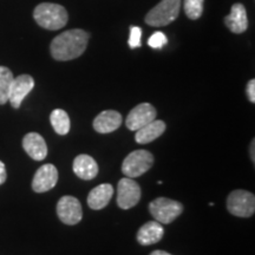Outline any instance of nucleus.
<instances>
[{"mask_svg": "<svg viewBox=\"0 0 255 255\" xmlns=\"http://www.w3.org/2000/svg\"><path fill=\"white\" fill-rule=\"evenodd\" d=\"M114 195V188L109 183H103L94 188L88 195V205L91 209L100 210L109 205Z\"/></svg>", "mask_w": 255, "mask_h": 255, "instance_id": "nucleus-16", "label": "nucleus"}, {"mask_svg": "<svg viewBox=\"0 0 255 255\" xmlns=\"http://www.w3.org/2000/svg\"><path fill=\"white\" fill-rule=\"evenodd\" d=\"M141 200V187L130 177H124L117 187V205L122 209L135 207Z\"/></svg>", "mask_w": 255, "mask_h": 255, "instance_id": "nucleus-7", "label": "nucleus"}, {"mask_svg": "<svg viewBox=\"0 0 255 255\" xmlns=\"http://www.w3.org/2000/svg\"><path fill=\"white\" fill-rule=\"evenodd\" d=\"M165 128H167V126H165L163 121L154 120L152 122L142 127L141 129L136 130L135 141L138 143V144H148V143L158 138L161 135H163V132L165 131Z\"/></svg>", "mask_w": 255, "mask_h": 255, "instance_id": "nucleus-18", "label": "nucleus"}, {"mask_svg": "<svg viewBox=\"0 0 255 255\" xmlns=\"http://www.w3.org/2000/svg\"><path fill=\"white\" fill-rule=\"evenodd\" d=\"M58 182V170L53 164H44L38 169L32 180V189L36 193H45Z\"/></svg>", "mask_w": 255, "mask_h": 255, "instance_id": "nucleus-11", "label": "nucleus"}, {"mask_svg": "<svg viewBox=\"0 0 255 255\" xmlns=\"http://www.w3.org/2000/svg\"><path fill=\"white\" fill-rule=\"evenodd\" d=\"M33 18L40 27L57 31L68 24L69 15L65 7L53 2H41L34 8Z\"/></svg>", "mask_w": 255, "mask_h": 255, "instance_id": "nucleus-2", "label": "nucleus"}, {"mask_svg": "<svg viewBox=\"0 0 255 255\" xmlns=\"http://www.w3.org/2000/svg\"><path fill=\"white\" fill-rule=\"evenodd\" d=\"M164 235V229L162 223L157 221H150L143 225L139 231L137 232V241L142 246H150V245L157 244Z\"/></svg>", "mask_w": 255, "mask_h": 255, "instance_id": "nucleus-15", "label": "nucleus"}, {"mask_svg": "<svg viewBox=\"0 0 255 255\" xmlns=\"http://www.w3.org/2000/svg\"><path fill=\"white\" fill-rule=\"evenodd\" d=\"M254 139H253V141H252V144H251V151H252V154H251V157H252V161H253L254 162Z\"/></svg>", "mask_w": 255, "mask_h": 255, "instance_id": "nucleus-27", "label": "nucleus"}, {"mask_svg": "<svg viewBox=\"0 0 255 255\" xmlns=\"http://www.w3.org/2000/svg\"><path fill=\"white\" fill-rule=\"evenodd\" d=\"M168 43V39L167 37H165V34L163 32H155L152 36L149 38L148 40V45L152 47V49H162L165 44Z\"/></svg>", "mask_w": 255, "mask_h": 255, "instance_id": "nucleus-22", "label": "nucleus"}, {"mask_svg": "<svg viewBox=\"0 0 255 255\" xmlns=\"http://www.w3.org/2000/svg\"><path fill=\"white\" fill-rule=\"evenodd\" d=\"M154 164V156L146 150H135L124 158L122 173L127 177L136 178L146 173Z\"/></svg>", "mask_w": 255, "mask_h": 255, "instance_id": "nucleus-5", "label": "nucleus"}, {"mask_svg": "<svg viewBox=\"0 0 255 255\" xmlns=\"http://www.w3.org/2000/svg\"><path fill=\"white\" fill-rule=\"evenodd\" d=\"M203 2L205 0H184L183 7L187 17L191 20H196L203 13Z\"/></svg>", "mask_w": 255, "mask_h": 255, "instance_id": "nucleus-21", "label": "nucleus"}, {"mask_svg": "<svg viewBox=\"0 0 255 255\" xmlns=\"http://www.w3.org/2000/svg\"><path fill=\"white\" fill-rule=\"evenodd\" d=\"M6 177H7V175H6V168H5V164L2 163L1 161H0V186H1L2 183L6 181Z\"/></svg>", "mask_w": 255, "mask_h": 255, "instance_id": "nucleus-25", "label": "nucleus"}, {"mask_svg": "<svg viewBox=\"0 0 255 255\" xmlns=\"http://www.w3.org/2000/svg\"><path fill=\"white\" fill-rule=\"evenodd\" d=\"M50 122L52 126L53 130L58 133V135H66L70 131V123L69 115L66 114V111L62 109H55L50 115Z\"/></svg>", "mask_w": 255, "mask_h": 255, "instance_id": "nucleus-19", "label": "nucleus"}, {"mask_svg": "<svg viewBox=\"0 0 255 255\" xmlns=\"http://www.w3.org/2000/svg\"><path fill=\"white\" fill-rule=\"evenodd\" d=\"M247 97L252 103H255V79H251L247 84Z\"/></svg>", "mask_w": 255, "mask_h": 255, "instance_id": "nucleus-24", "label": "nucleus"}, {"mask_svg": "<svg viewBox=\"0 0 255 255\" xmlns=\"http://www.w3.org/2000/svg\"><path fill=\"white\" fill-rule=\"evenodd\" d=\"M23 148L34 161H43L47 156L45 139L37 132H28L23 138Z\"/></svg>", "mask_w": 255, "mask_h": 255, "instance_id": "nucleus-12", "label": "nucleus"}, {"mask_svg": "<svg viewBox=\"0 0 255 255\" xmlns=\"http://www.w3.org/2000/svg\"><path fill=\"white\" fill-rule=\"evenodd\" d=\"M156 115H157V113H156V109L151 104H138L127 116L126 123L128 129L131 130V131L141 129L142 127L156 120Z\"/></svg>", "mask_w": 255, "mask_h": 255, "instance_id": "nucleus-9", "label": "nucleus"}, {"mask_svg": "<svg viewBox=\"0 0 255 255\" xmlns=\"http://www.w3.org/2000/svg\"><path fill=\"white\" fill-rule=\"evenodd\" d=\"M181 0H162L145 15V23L154 27L167 26L178 17Z\"/></svg>", "mask_w": 255, "mask_h": 255, "instance_id": "nucleus-3", "label": "nucleus"}, {"mask_svg": "<svg viewBox=\"0 0 255 255\" xmlns=\"http://www.w3.org/2000/svg\"><path fill=\"white\" fill-rule=\"evenodd\" d=\"M89 38L90 34L81 28L63 32L51 43V56L59 62L78 58L87 50Z\"/></svg>", "mask_w": 255, "mask_h": 255, "instance_id": "nucleus-1", "label": "nucleus"}, {"mask_svg": "<svg viewBox=\"0 0 255 255\" xmlns=\"http://www.w3.org/2000/svg\"><path fill=\"white\" fill-rule=\"evenodd\" d=\"M122 124V115L115 110H105L96 116L94 129L100 133H110L117 130Z\"/></svg>", "mask_w": 255, "mask_h": 255, "instance_id": "nucleus-13", "label": "nucleus"}, {"mask_svg": "<svg viewBox=\"0 0 255 255\" xmlns=\"http://www.w3.org/2000/svg\"><path fill=\"white\" fill-rule=\"evenodd\" d=\"M225 24L233 33H244L248 28L247 11L242 4H234L231 8V13L225 18Z\"/></svg>", "mask_w": 255, "mask_h": 255, "instance_id": "nucleus-14", "label": "nucleus"}, {"mask_svg": "<svg viewBox=\"0 0 255 255\" xmlns=\"http://www.w3.org/2000/svg\"><path fill=\"white\" fill-rule=\"evenodd\" d=\"M57 215L65 225H77L83 218L81 202L73 196H63L57 203Z\"/></svg>", "mask_w": 255, "mask_h": 255, "instance_id": "nucleus-8", "label": "nucleus"}, {"mask_svg": "<svg viewBox=\"0 0 255 255\" xmlns=\"http://www.w3.org/2000/svg\"><path fill=\"white\" fill-rule=\"evenodd\" d=\"M34 88V79L30 75H20L13 78L8 92V102L14 109H19L25 97Z\"/></svg>", "mask_w": 255, "mask_h": 255, "instance_id": "nucleus-10", "label": "nucleus"}, {"mask_svg": "<svg viewBox=\"0 0 255 255\" xmlns=\"http://www.w3.org/2000/svg\"><path fill=\"white\" fill-rule=\"evenodd\" d=\"M13 73L6 66H0V105L8 102V92L13 81Z\"/></svg>", "mask_w": 255, "mask_h": 255, "instance_id": "nucleus-20", "label": "nucleus"}, {"mask_svg": "<svg viewBox=\"0 0 255 255\" xmlns=\"http://www.w3.org/2000/svg\"><path fill=\"white\" fill-rule=\"evenodd\" d=\"M150 255H171V254H169V253H167V252H164V251H154Z\"/></svg>", "mask_w": 255, "mask_h": 255, "instance_id": "nucleus-26", "label": "nucleus"}, {"mask_svg": "<svg viewBox=\"0 0 255 255\" xmlns=\"http://www.w3.org/2000/svg\"><path fill=\"white\" fill-rule=\"evenodd\" d=\"M227 208L232 215L251 218L255 212V196L247 190H234L228 195Z\"/></svg>", "mask_w": 255, "mask_h": 255, "instance_id": "nucleus-6", "label": "nucleus"}, {"mask_svg": "<svg viewBox=\"0 0 255 255\" xmlns=\"http://www.w3.org/2000/svg\"><path fill=\"white\" fill-rule=\"evenodd\" d=\"M149 212L155 221L162 225H168L182 214L183 205L178 201L167 199V197H158L150 202Z\"/></svg>", "mask_w": 255, "mask_h": 255, "instance_id": "nucleus-4", "label": "nucleus"}, {"mask_svg": "<svg viewBox=\"0 0 255 255\" xmlns=\"http://www.w3.org/2000/svg\"><path fill=\"white\" fill-rule=\"evenodd\" d=\"M141 38H142V30L138 26H131L130 28V38H129V46L131 49L141 46Z\"/></svg>", "mask_w": 255, "mask_h": 255, "instance_id": "nucleus-23", "label": "nucleus"}, {"mask_svg": "<svg viewBox=\"0 0 255 255\" xmlns=\"http://www.w3.org/2000/svg\"><path fill=\"white\" fill-rule=\"evenodd\" d=\"M73 173L84 181H90L98 174V165L91 156L78 155L73 161Z\"/></svg>", "mask_w": 255, "mask_h": 255, "instance_id": "nucleus-17", "label": "nucleus"}]
</instances>
